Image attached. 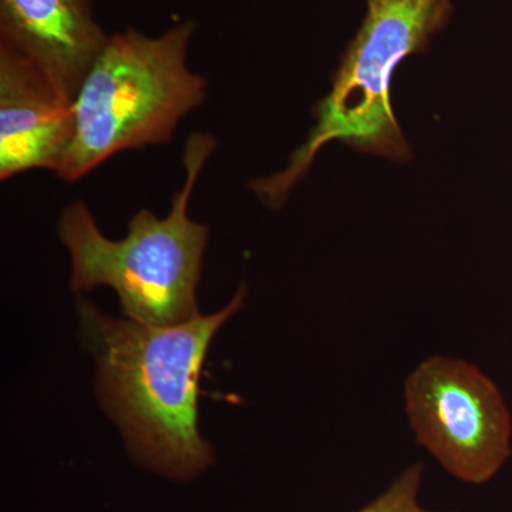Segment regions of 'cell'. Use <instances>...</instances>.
I'll return each instance as SVG.
<instances>
[{"instance_id": "obj_5", "label": "cell", "mask_w": 512, "mask_h": 512, "mask_svg": "<svg viewBox=\"0 0 512 512\" xmlns=\"http://www.w3.org/2000/svg\"><path fill=\"white\" fill-rule=\"evenodd\" d=\"M404 402L417 443L458 480L487 483L510 458V409L478 367L430 357L407 377Z\"/></svg>"}, {"instance_id": "obj_3", "label": "cell", "mask_w": 512, "mask_h": 512, "mask_svg": "<svg viewBox=\"0 0 512 512\" xmlns=\"http://www.w3.org/2000/svg\"><path fill=\"white\" fill-rule=\"evenodd\" d=\"M195 23L151 37L113 33L74 99V137L57 177L76 183L127 150L165 144L201 106L207 82L188 67Z\"/></svg>"}, {"instance_id": "obj_6", "label": "cell", "mask_w": 512, "mask_h": 512, "mask_svg": "<svg viewBox=\"0 0 512 512\" xmlns=\"http://www.w3.org/2000/svg\"><path fill=\"white\" fill-rule=\"evenodd\" d=\"M74 103L22 53L0 42V180L59 171L74 137Z\"/></svg>"}, {"instance_id": "obj_2", "label": "cell", "mask_w": 512, "mask_h": 512, "mask_svg": "<svg viewBox=\"0 0 512 512\" xmlns=\"http://www.w3.org/2000/svg\"><path fill=\"white\" fill-rule=\"evenodd\" d=\"M215 147L211 134H191L183 154L184 185L167 217L138 211L120 241L100 231L84 202L64 208L59 237L72 258L73 291L110 286L127 318L146 325L173 326L200 315L195 291L208 229L191 220L188 205Z\"/></svg>"}, {"instance_id": "obj_8", "label": "cell", "mask_w": 512, "mask_h": 512, "mask_svg": "<svg viewBox=\"0 0 512 512\" xmlns=\"http://www.w3.org/2000/svg\"><path fill=\"white\" fill-rule=\"evenodd\" d=\"M423 477L421 464L407 468L382 495L359 512H430L419 504V490Z\"/></svg>"}, {"instance_id": "obj_7", "label": "cell", "mask_w": 512, "mask_h": 512, "mask_svg": "<svg viewBox=\"0 0 512 512\" xmlns=\"http://www.w3.org/2000/svg\"><path fill=\"white\" fill-rule=\"evenodd\" d=\"M109 36L92 0H0V42L22 53L73 103Z\"/></svg>"}, {"instance_id": "obj_1", "label": "cell", "mask_w": 512, "mask_h": 512, "mask_svg": "<svg viewBox=\"0 0 512 512\" xmlns=\"http://www.w3.org/2000/svg\"><path fill=\"white\" fill-rule=\"evenodd\" d=\"M245 286L222 311L173 326L114 319L80 301L101 399L138 463L171 480H191L214 461L198 430V380L218 329L242 308Z\"/></svg>"}, {"instance_id": "obj_4", "label": "cell", "mask_w": 512, "mask_h": 512, "mask_svg": "<svg viewBox=\"0 0 512 512\" xmlns=\"http://www.w3.org/2000/svg\"><path fill=\"white\" fill-rule=\"evenodd\" d=\"M355 39L333 74L332 90L313 107L316 126L282 173L249 187L272 208L281 207L305 177L320 148L340 141L362 153L409 161L412 148L397 123L390 86L406 57L427 49L451 18V0H366Z\"/></svg>"}]
</instances>
